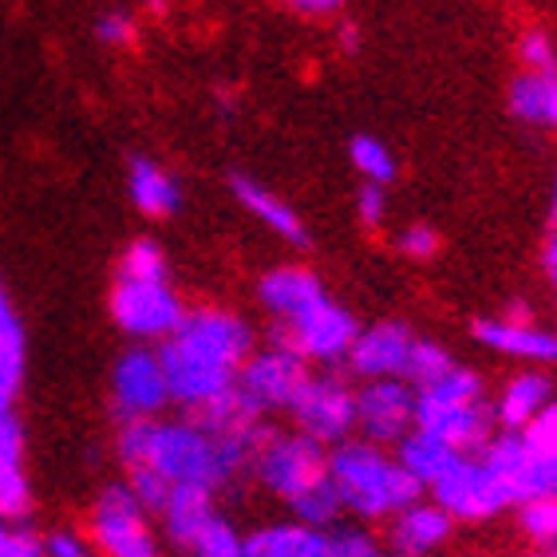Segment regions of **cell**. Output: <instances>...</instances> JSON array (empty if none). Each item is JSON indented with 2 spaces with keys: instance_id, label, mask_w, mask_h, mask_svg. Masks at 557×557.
<instances>
[{
  "instance_id": "cell-1",
  "label": "cell",
  "mask_w": 557,
  "mask_h": 557,
  "mask_svg": "<svg viewBox=\"0 0 557 557\" xmlns=\"http://www.w3.org/2000/svg\"><path fill=\"white\" fill-rule=\"evenodd\" d=\"M269 440V435H265ZM265 440H218L194 419H139L119 431V459L127 471H150L171 486H202L218 494L253 467Z\"/></svg>"
},
{
  "instance_id": "cell-2",
  "label": "cell",
  "mask_w": 557,
  "mask_h": 557,
  "mask_svg": "<svg viewBox=\"0 0 557 557\" xmlns=\"http://www.w3.org/2000/svg\"><path fill=\"white\" fill-rule=\"evenodd\" d=\"M253 356V329L230 309H186L183 324L159 344L171 404L198 411L237 384Z\"/></svg>"
},
{
  "instance_id": "cell-3",
  "label": "cell",
  "mask_w": 557,
  "mask_h": 557,
  "mask_svg": "<svg viewBox=\"0 0 557 557\" xmlns=\"http://www.w3.org/2000/svg\"><path fill=\"white\" fill-rule=\"evenodd\" d=\"M329 474L341 491L344 510L360 518H392L423 498V486L404 471V462L368 440L336 443L329 450Z\"/></svg>"
},
{
  "instance_id": "cell-4",
  "label": "cell",
  "mask_w": 557,
  "mask_h": 557,
  "mask_svg": "<svg viewBox=\"0 0 557 557\" xmlns=\"http://www.w3.org/2000/svg\"><path fill=\"white\" fill-rule=\"evenodd\" d=\"M479 455L498 474L510 506L557 494V399H549L542 416L530 419L522 431L494 435Z\"/></svg>"
},
{
  "instance_id": "cell-5",
  "label": "cell",
  "mask_w": 557,
  "mask_h": 557,
  "mask_svg": "<svg viewBox=\"0 0 557 557\" xmlns=\"http://www.w3.org/2000/svg\"><path fill=\"white\" fill-rule=\"evenodd\" d=\"M249 471L258 474V483L269 494H277L281 503H297L300 494H309L312 486L329 479V447H321L300 431H293V435L269 431V440L258 447Z\"/></svg>"
},
{
  "instance_id": "cell-6",
  "label": "cell",
  "mask_w": 557,
  "mask_h": 557,
  "mask_svg": "<svg viewBox=\"0 0 557 557\" xmlns=\"http://www.w3.org/2000/svg\"><path fill=\"white\" fill-rule=\"evenodd\" d=\"M150 510L127 483L99 491L91 506V542L99 557H162L159 534L150 530Z\"/></svg>"
},
{
  "instance_id": "cell-7",
  "label": "cell",
  "mask_w": 557,
  "mask_h": 557,
  "mask_svg": "<svg viewBox=\"0 0 557 557\" xmlns=\"http://www.w3.org/2000/svg\"><path fill=\"white\" fill-rule=\"evenodd\" d=\"M111 317L131 341H166L183 324L186 305L166 277H119L115 289H111Z\"/></svg>"
},
{
  "instance_id": "cell-8",
  "label": "cell",
  "mask_w": 557,
  "mask_h": 557,
  "mask_svg": "<svg viewBox=\"0 0 557 557\" xmlns=\"http://www.w3.org/2000/svg\"><path fill=\"white\" fill-rule=\"evenodd\" d=\"M360 324L344 305H336L333 297H321L312 309H305L300 317L281 324V333L273 344H285L305 360V364H341L352 352Z\"/></svg>"
},
{
  "instance_id": "cell-9",
  "label": "cell",
  "mask_w": 557,
  "mask_h": 557,
  "mask_svg": "<svg viewBox=\"0 0 557 557\" xmlns=\"http://www.w3.org/2000/svg\"><path fill=\"white\" fill-rule=\"evenodd\" d=\"M431 503H440L455 522H486L503 515L510 498L483 455H459L440 483L431 486Z\"/></svg>"
},
{
  "instance_id": "cell-10",
  "label": "cell",
  "mask_w": 557,
  "mask_h": 557,
  "mask_svg": "<svg viewBox=\"0 0 557 557\" xmlns=\"http://www.w3.org/2000/svg\"><path fill=\"white\" fill-rule=\"evenodd\" d=\"M289 416L297 419L300 435L317 440L321 447H336L356 431V392L341 375H309Z\"/></svg>"
},
{
  "instance_id": "cell-11",
  "label": "cell",
  "mask_w": 557,
  "mask_h": 557,
  "mask_svg": "<svg viewBox=\"0 0 557 557\" xmlns=\"http://www.w3.org/2000/svg\"><path fill=\"white\" fill-rule=\"evenodd\" d=\"M111 404H115L123 423H139V419H154L166 404H171V387H166V372H162L159 348H127L115 360L111 372Z\"/></svg>"
},
{
  "instance_id": "cell-12",
  "label": "cell",
  "mask_w": 557,
  "mask_h": 557,
  "mask_svg": "<svg viewBox=\"0 0 557 557\" xmlns=\"http://www.w3.org/2000/svg\"><path fill=\"white\" fill-rule=\"evenodd\" d=\"M309 384V364L300 360L285 344H269L261 352H253L237 375V387L246 392L261 411H289L293 399L300 396V387Z\"/></svg>"
},
{
  "instance_id": "cell-13",
  "label": "cell",
  "mask_w": 557,
  "mask_h": 557,
  "mask_svg": "<svg viewBox=\"0 0 557 557\" xmlns=\"http://www.w3.org/2000/svg\"><path fill=\"white\" fill-rule=\"evenodd\" d=\"M494 408L486 399L471 404H447V399L416 396V431H428L459 455H479L494 440Z\"/></svg>"
},
{
  "instance_id": "cell-14",
  "label": "cell",
  "mask_w": 557,
  "mask_h": 557,
  "mask_svg": "<svg viewBox=\"0 0 557 557\" xmlns=\"http://www.w3.org/2000/svg\"><path fill=\"white\" fill-rule=\"evenodd\" d=\"M356 428L368 443H399L416 431V387L408 380H364L356 392Z\"/></svg>"
},
{
  "instance_id": "cell-15",
  "label": "cell",
  "mask_w": 557,
  "mask_h": 557,
  "mask_svg": "<svg viewBox=\"0 0 557 557\" xmlns=\"http://www.w3.org/2000/svg\"><path fill=\"white\" fill-rule=\"evenodd\" d=\"M474 341L491 348V352L515 356L525 364H542L557 368V329H542L525 317L522 305H515L503 317H486V321H474Z\"/></svg>"
},
{
  "instance_id": "cell-16",
  "label": "cell",
  "mask_w": 557,
  "mask_h": 557,
  "mask_svg": "<svg viewBox=\"0 0 557 557\" xmlns=\"http://www.w3.org/2000/svg\"><path fill=\"white\" fill-rule=\"evenodd\" d=\"M411 348H416V333L408 324L380 321L372 329H360L344 364L352 368V375H360V380H404Z\"/></svg>"
},
{
  "instance_id": "cell-17",
  "label": "cell",
  "mask_w": 557,
  "mask_h": 557,
  "mask_svg": "<svg viewBox=\"0 0 557 557\" xmlns=\"http://www.w3.org/2000/svg\"><path fill=\"white\" fill-rule=\"evenodd\" d=\"M450 522L455 518L443 510L440 503H411L399 515H392V530H387V546L392 557H428L447 542Z\"/></svg>"
},
{
  "instance_id": "cell-18",
  "label": "cell",
  "mask_w": 557,
  "mask_h": 557,
  "mask_svg": "<svg viewBox=\"0 0 557 557\" xmlns=\"http://www.w3.org/2000/svg\"><path fill=\"white\" fill-rule=\"evenodd\" d=\"M258 297L265 305V312H273L281 324L300 317L305 309H312L321 297H329L321 285V277L305 265H281V269H269L265 277L258 285Z\"/></svg>"
},
{
  "instance_id": "cell-19",
  "label": "cell",
  "mask_w": 557,
  "mask_h": 557,
  "mask_svg": "<svg viewBox=\"0 0 557 557\" xmlns=\"http://www.w3.org/2000/svg\"><path fill=\"white\" fill-rule=\"evenodd\" d=\"M234 198L249 210V218H258L269 234H277L281 242L289 246H309V230L300 222V214L293 210L281 194H273L258 178H246V174H234Z\"/></svg>"
},
{
  "instance_id": "cell-20",
  "label": "cell",
  "mask_w": 557,
  "mask_h": 557,
  "mask_svg": "<svg viewBox=\"0 0 557 557\" xmlns=\"http://www.w3.org/2000/svg\"><path fill=\"white\" fill-rule=\"evenodd\" d=\"M159 518H162V534H166V542L186 554V549L198 542V534H202L206 525L218 518L214 494L202 491V486H174L171 498L162 503Z\"/></svg>"
},
{
  "instance_id": "cell-21",
  "label": "cell",
  "mask_w": 557,
  "mask_h": 557,
  "mask_svg": "<svg viewBox=\"0 0 557 557\" xmlns=\"http://www.w3.org/2000/svg\"><path fill=\"white\" fill-rule=\"evenodd\" d=\"M127 194L147 218H171V214H178V206H183V186H178V178H174L166 166H159V162H150V159H131Z\"/></svg>"
},
{
  "instance_id": "cell-22",
  "label": "cell",
  "mask_w": 557,
  "mask_h": 557,
  "mask_svg": "<svg viewBox=\"0 0 557 557\" xmlns=\"http://www.w3.org/2000/svg\"><path fill=\"white\" fill-rule=\"evenodd\" d=\"M329 530L305 522H273L246 534V557H324Z\"/></svg>"
},
{
  "instance_id": "cell-23",
  "label": "cell",
  "mask_w": 557,
  "mask_h": 557,
  "mask_svg": "<svg viewBox=\"0 0 557 557\" xmlns=\"http://www.w3.org/2000/svg\"><path fill=\"white\" fill-rule=\"evenodd\" d=\"M549 399H554V384L542 372H518L506 380L503 396L494 404V423L503 431H522L534 416H542Z\"/></svg>"
},
{
  "instance_id": "cell-24",
  "label": "cell",
  "mask_w": 557,
  "mask_h": 557,
  "mask_svg": "<svg viewBox=\"0 0 557 557\" xmlns=\"http://www.w3.org/2000/svg\"><path fill=\"white\" fill-rule=\"evenodd\" d=\"M510 111L522 123L557 131V72H522L510 87Z\"/></svg>"
},
{
  "instance_id": "cell-25",
  "label": "cell",
  "mask_w": 557,
  "mask_h": 557,
  "mask_svg": "<svg viewBox=\"0 0 557 557\" xmlns=\"http://www.w3.org/2000/svg\"><path fill=\"white\" fill-rule=\"evenodd\" d=\"M396 447H399L396 459L404 462V471H408L423 491H431V486L440 483L450 462L459 459V450H450L447 443H440L435 435H428V431H411Z\"/></svg>"
},
{
  "instance_id": "cell-26",
  "label": "cell",
  "mask_w": 557,
  "mask_h": 557,
  "mask_svg": "<svg viewBox=\"0 0 557 557\" xmlns=\"http://www.w3.org/2000/svg\"><path fill=\"white\" fill-rule=\"evenodd\" d=\"M289 510L297 515V522L305 525H317V530H333L336 518H341L344 503H341V491H336L333 474L324 479V483H317L309 494H300L297 503H289Z\"/></svg>"
},
{
  "instance_id": "cell-27",
  "label": "cell",
  "mask_w": 557,
  "mask_h": 557,
  "mask_svg": "<svg viewBox=\"0 0 557 557\" xmlns=\"http://www.w3.org/2000/svg\"><path fill=\"white\" fill-rule=\"evenodd\" d=\"M348 154H352V166L364 174V183L375 186H387L396 178V154L387 147L384 139H375V135H356L348 143Z\"/></svg>"
},
{
  "instance_id": "cell-28",
  "label": "cell",
  "mask_w": 557,
  "mask_h": 557,
  "mask_svg": "<svg viewBox=\"0 0 557 557\" xmlns=\"http://www.w3.org/2000/svg\"><path fill=\"white\" fill-rule=\"evenodd\" d=\"M416 396L423 399H447V404H471V399H483V380L462 364H450L440 380H431L428 387H419Z\"/></svg>"
},
{
  "instance_id": "cell-29",
  "label": "cell",
  "mask_w": 557,
  "mask_h": 557,
  "mask_svg": "<svg viewBox=\"0 0 557 557\" xmlns=\"http://www.w3.org/2000/svg\"><path fill=\"white\" fill-rule=\"evenodd\" d=\"M518 522H522V534L537 549H557V494L518 506Z\"/></svg>"
},
{
  "instance_id": "cell-30",
  "label": "cell",
  "mask_w": 557,
  "mask_h": 557,
  "mask_svg": "<svg viewBox=\"0 0 557 557\" xmlns=\"http://www.w3.org/2000/svg\"><path fill=\"white\" fill-rule=\"evenodd\" d=\"M33 506V486L24 474V462L0 459V515L4 518H24Z\"/></svg>"
},
{
  "instance_id": "cell-31",
  "label": "cell",
  "mask_w": 557,
  "mask_h": 557,
  "mask_svg": "<svg viewBox=\"0 0 557 557\" xmlns=\"http://www.w3.org/2000/svg\"><path fill=\"white\" fill-rule=\"evenodd\" d=\"M186 554L190 557H246V534H237L225 518H214Z\"/></svg>"
},
{
  "instance_id": "cell-32",
  "label": "cell",
  "mask_w": 557,
  "mask_h": 557,
  "mask_svg": "<svg viewBox=\"0 0 557 557\" xmlns=\"http://www.w3.org/2000/svg\"><path fill=\"white\" fill-rule=\"evenodd\" d=\"M450 364H455V360L447 356V348H440L435 341H419L416 336V348H411V360H408L404 380L419 392V387H428L431 380H440Z\"/></svg>"
},
{
  "instance_id": "cell-33",
  "label": "cell",
  "mask_w": 557,
  "mask_h": 557,
  "mask_svg": "<svg viewBox=\"0 0 557 557\" xmlns=\"http://www.w3.org/2000/svg\"><path fill=\"white\" fill-rule=\"evenodd\" d=\"M119 277H139V281L166 277V258H162L159 242H150V237L131 242L127 253H123V261H119Z\"/></svg>"
},
{
  "instance_id": "cell-34",
  "label": "cell",
  "mask_w": 557,
  "mask_h": 557,
  "mask_svg": "<svg viewBox=\"0 0 557 557\" xmlns=\"http://www.w3.org/2000/svg\"><path fill=\"white\" fill-rule=\"evenodd\" d=\"M324 557H392V549H384L372 534L356 530V525H333Z\"/></svg>"
},
{
  "instance_id": "cell-35",
  "label": "cell",
  "mask_w": 557,
  "mask_h": 557,
  "mask_svg": "<svg viewBox=\"0 0 557 557\" xmlns=\"http://www.w3.org/2000/svg\"><path fill=\"white\" fill-rule=\"evenodd\" d=\"M0 557H44V537L24 518L0 515Z\"/></svg>"
},
{
  "instance_id": "cell-36",
  "label": "cell",
  "mask_w": 557,
  "mask_h": 557,
  "mask_svg": "<svg viewBox=\"0 0 557 557\" xmlns=\"http://www.w3.org/2000/svg\"><path fill=\"white\" fill-rule=\"evenodd\" d=\"M522 64L525 72H557V44L549 40V33H542V28H530V33L522 36Z\"/></svg>"
},
{
  "instance_id": "cell-37",
  "label": "cell",
  "mask_w": 557,
  "mask_h": 557,
  "mask_svg": "<svg viewBox=\"0 0 557 557\" xmlns=\"http://www.w3.org/2000/svg\"><path fill=\"white\" fill-rule=\"evenodd\" d=\"M396 246H399V253H408V258L428 261V258L440 253V234H435L431 225L416 222V225H408V230H399Z\"/></svg>"
},
{
  "instance_id": "cell-38",
  "label": "cell",
  "mask_w": 557,
  "mask_h": 557,
  "mask_svg": "<svg viewBox=\"0 0 557 557\" xmlns=\"http://www.w3.org/2000/svg\"><path fill=\"white\" fill-rule=\"evenodd\" d=\"M96 36L111 48H123V44L135 40V21H131L127 12H103L96 24Z\"/></svg>"
},
{
  "instance_id": "cell-39",
  "label": "cell",
  "mask_w": 557,
  "mask_h": 557,
  "mask_svg": "<svg viewBox=\"0 0 557 557\" xmlns=\"http://www.w3.org/2000/svg\"><path fill=\"white\" fill-rule=\"evenodd\" d=\"M387 186H375V183H364L360 194H356V214L364 218L368 225H380L387 218Z\"/></svg>"
},
{
  "instance_id": "cell-40",
  "label": "cell",
  "mask_w": 557,
  "mask_h": 557,
  "mask_svg": "<svg viewBox=\"0 0 557 557\" xmlns=\"http://www.w3.org/2000/svg\"><path fill=\"white\" fill-rule=\"evenodd\" d=\"M44 557H99V554L87 546L79 534H72V530H60V534H52L48 542H44Z\"/></svg>"
},
{
  "instance_id": "cell-41",
  "label": "cell",
  "mask_w": 557,
  "mask_h": 557,
  "mask_svg": "<svg viewBox=\"0 0 557 557\" xmlns=\"http://www.w3.org/2000/svg\"><path fill=\"white\" fill-rule=\"evenodd\" d=\"M293 9L309 12V16H329V12L341 9V0H289Z\"/></svg>"
},
{
  "instance_id": "cell-42",
  "label": "cell",
  "mask_w": 557,
  "mask_h": 557,
  "mask_svg": "<svg viewBox=\"0 0 557 557\" xmlns=\"http://www.w3.org/2000/svg\"><path fill=\"white\" fill-rule=\"evenodd\" d=\"M542 265H546V277H549V285H554V293H557V234L546 242V253H542Z\"/></svg>"
},
{
  "instance_id": "cell-43",
  "label": "cell",
  "mask_w": 557,
  "mask_h": 557,
  "mask_svg": "<svg viewBox=\"0 0 557 557\" xmlns=\"http://www.w3.org/2000/svg\"><path fill=\"white\" fill-rule=\"evenodd\" d=\"M12 324H21V317H16L9 293H4V285H0V329H12Z\"/></svg>"
},
{
  "instance_id": "cell-44",
  "label": "cell",
  "mask_w": 557,
  "mask_h": 557,
  "mask_svg": "<svg viewBox=\"0 0 557 557\" xmlns=\"http://www.w3.org/2000/svg\"><path fill=\"white\" fill-rule=\"evenodd\" d=\"M341 48L344 52H360V33H356V24H344L341 28Z\"/></svg>"
},
{
  "instance_id": "cell-45",
  "label": "cell",
  "mask_w": 557,
  "mask_h": 557,
  "mask_svg": "<svg viewBox=\"0 0 557 557\" xmlns=\"http://www.w3.org/2000/svg\"><path fill=\"white\" fill-rule=\"evenodd\" d=\"M549 214H554V222H557V183H554V198H549Z\"/></svg>"
},
{
  "instance_id": "cell-46",
  "label": "cell",
  "mask_w": 557,
  "mask_h": 557,
  "mask_svg": "<svg viewBox=\"0 0 557 557\" xmlns=\"http://www.w3.org/2000/svg\"><path fill=\"white\" fill-rule=\"evenodd\" d=\"M530 557H557V549H534Z\"/></svg>"
}]
</instances>
